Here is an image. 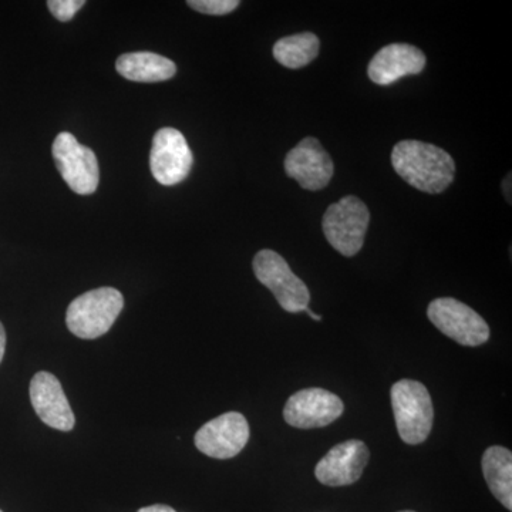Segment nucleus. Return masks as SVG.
<instances>
[{"instance_id": "2eb2a0df", "label": "nucleus", "mask_w": 512, "mask_h": 512, "mask_svg": "<svg viewBox=\"0 0 512 512\" xmlns=\"http://www.w3.org/2000/svg\"><path fill=\"white\" fill-rule=\"evenodd\" d=\"M116 70L124 77L137 83H158L170 80L177 73L173 60L151 52L126 53L116 62Z\"/></svg>"}, {"instance_id": "f03ea898", "label": "nucleus", "mask_w": 512, "mask_h": 512, "mask_svg": "<svg viewBox=\"0 0 512 512\" xmlns=\"http://www.w3.org/2000/svg\"><path fill=\"white\" fill-rule=\"evenodd\" d=\"M124 308V298L114 288L93 289L77 296L66 313V325L80 339L106 335Z\"/></svg>"}, {"instance_id": "b1692460", "label": "nucleus", "mask_w": 512, "mask_h": 512, "mask_svg": "<svg viewBox=\"0 0 512 512\" xmlns=\"http://www.w3.org/2000/svg\"><path fill=\"white\" fill-rule=\"evenodd\" d=\"M0 512H3V511H0Z\"/></svg>"}, {"instance_id": "f257e3e1", "label": "nucleus", "mask_w": 512, "mask_h": 512, "mask_svg": "<svg viewBox=\"0 0 512 512\" xmlns=\"http://www.w3.org/2000/svg\"><path fill=\"white\" fill-rule=\"evenodd\" d=\"M394 171L412 185L427 194H440L453 183L456 163L443 148L423 141L404 140L392 151Z\"/></svg>"}, {"instance_id": "0eeeda50", "label": "nucleus", "mask_w": 512, "mask_h": 512, "mask_svg": "<svg viewBox=\"0 0 512 512\" xmlns=\"http://www.w3.org/2000/svg\"><path fill=\"white\" fill-rule=\"evenodd\" d=\"M57 170L70 190L90 195L99 187L100 170L92 148L83 146L70 133H60L52 147Z\"/></svg>"}, {"instance_id": "5701e85b", "label": "nucleus", "mask_w": 512, "mask_h": 512, "mask_svg": "<svg viewBox=\"0 0 512 512\" xmlns=\"http://www.w3.org/2000/svg\"><path fill=\"white\" fill-rule=\"evenodd\" d=\"M400 512H414V511H400Z\"/></svg>"}, {"instance_id": "4be33fe9", "label": "nucleus", "mask_w": 512, "mask_h": 512, "mask_svg": "<svg viewBox=\"0 0 512 512\" xmlns=\"http://www.w3.org/2000/svg\"><path fill=\"white\" fill-rule=\"evenodd\" d=\"M305 312H308V315L311 316L313 320H318V322L319 320H322V316L316 315V313H313L309 308H306Z\"/></svg>"}, {"instance_id": "f8f14e48", "label": "nucleus", "mask_w": 512, "mask_h": 512, "mask_svg": "<svg viewBox=\"0 0 512 512\" xmlns=\"http://www.w3.org/2000/svg\"><path fill=\"white\" fill-rule=\"evenodd\" d=\"M369 458V448L363 441H343L316 464L315 476L328 487L352 485L362 477Z\"/></svg>"}, {"instance_id": "1a4fd4ad", "label": "nucleus", "mask_w": 512, "mask_h": 512, "mask_svg": "<svg viewBox=\"0 0 512 512\" xmlns=\"http://www.w3.org/2000/svg\"><path fill=\"white\" fill-rule=\"evenodd\" d=\"M345 412V404L336 394L319 387L299 390L285 404L284 419L295 429H319L332 424Z\"/></svg>"}, {"instance_id": "423d86ee", "label": "nucleus", "mask_w": 512, "mask_h": 512, "mask_svg": "<svg viewBox=\"0 0 512 512\" xmlns=\"http://www.w3.org/2000/svg\"><path fill=\"white\" fill-rule=\"evenodd\" d=\"M430 322L461 346L477 348L490 339L487 322L466 303L453 298L434 299L427 309Z\"/></svg>"}, {"instance_id": "dca6fc26", "label": "nucleus", "mask_w": 512, "mask_h": 512, "mask_svg": "<svg viewBox=\"0 0 512 512\" xmlns=\"http://www.w3.org/2000/svg\"><path fill=\"white\" fill-rule=\"evenodd\" d=\"M481 467L491 493L508 511H512L511 451L501 446L487 448Z\"/></svg>"}, {"instance_id": "a211bd4d", "label": "nucleus", "mask_w": 512, "mask_h": 512, "mask_svg": "<svg viewBox=\"0 0 512 512\" xmlns=\"http://www.w3.org/2000/svg\"><path fill=\"white\" fill-rule=\"evenodd\" d=\"M187 5L205 15L224 16L234 12L241 3L238 0H190Z\"/></svg>"}, {"instance_id": "6e6552de", "label": "nucleus", "mask_w": 512, "mask_h": 512, "mask_svg": "<svg viewBox=\"0 0 512 512\" xmlns=\"http://www.w3.org/2000/svg\"><path fill=\"white\" fill-rule=\"evenodd\" d=\"M194 157L187 140L175 128H161L154 136L150 153L153 177L165 187L180 184L190 174Z\"/></svg>"}, {"instance_id": "4468645a", "label": "nucleus", "mask_w": 512, "mask_h": 512, "mask_svg": "<svg viewBox=\"0 0 512 512\" xmlns=\"http://www.w3.org/2000/svg\"><path fill=\"white\" fill-rule=\"evenodd\" d=\"M427 59L419 47L407 43L384 46L370 60L367 74L373 83L389 86L404 76L423 72Z\"/></svg>"}, {"instance_id": "20e7f679", "label": "nucleus", "mask_w": 512, "mask_h": 512, "mask_svg": "<svg viewBox=\"0 0 512 512\" xmlns=\"http://www.w3.org/2000/svg\"><path fill=\"white\" fill-rule=\"evenodd\" d=\"M370 211L355 195L330 205L323 215L322 228L326 239L339 254L352 258L365 244Z\"/></svg>"}, {"instance_id": "39448f33", "label": "nucleus", "mask_w": 512, "mask_h": 512, "mask_svg": "<svg viewBox=\"0 0 512 512\" xmlns=\"http://www.w3.org/2000/svg\"><path fill=\"white\" fill-rule=\"evenodd\" d=\"M256 279L274 293L276 301L289 313L305 312L311 302V292L291 266L272 249H262L254 258Z\"/></svg>"}, {"instance_id": "ddd939ff", "label": "nucleus", "mask_w": 512, "mask_h": 512, "mask_svg": "<svg viewBox=\"0 0 512 512\" xmlns=\"http://www.w3.org/2000/svg\"><path fill=\"white\" fill-rule=\"evenodd\" d=\"M30 402L46 426L60 431H72L76 419L62 384L55 375L39 372L30 382Z\"/></svg>"}, {"instance_id": "7ed1b4c3", "label": "nucleus", "mask_w": 512, "mask_h": 512, "mask_svg": "<svg viewBox=\"0 0 512 512\" xmlns=\"http://www.w3.org/2000/svg\"><path fill=\"white\" fill-rule=\"evenodd\" d=\"M390 396L400 439L412 446L424 443L434 421L433 402L427 387L416 380L404 379L393 384Z\"/></svg>"}, {"instance_id": "6ab92c4d", "label": "nucleus", "mask_w": 512, "mask_h": 512, "mask_svg": "<svg viewBox=\"0 0 512 512\" xmlns=\"http://www.w3.org/2000/svg\"><path fill=\"white\" fill-rule=\"evenodd\" d=\"M86 5L84 0H50L47 2L50 12L60 22H69Z\"/></svg>"}, {"instance_id": "f3484780", "label": "nucleus", "mask_w": 512, "mask_h": 512, "mask_svg": "<svg viewBox=\"0 0 512 512\" xmlns=\"http://www.w3.org/2000/svg\"><path fill=\"white\" fill-rule=\"evenodd\" d=\"M319 49L318 36L311 32L298 33L279 39L274 46V57L288 69H301L318 57Z\"/></svg>"}, {"instance_id": "412c9836", "label": "nucleus", "mask_w": 512, "mask_h": 512, "mask_svg": "<svg viewBox=\"0 0 512 512\" xmlns=\"http://www.w3.org/2000/svg\"><path fill=\"white\" fill-rule=\"evenodd\" d=\"M6 348V332L3 328L2 322H0V363H2L3 356H5Z\"/></svg>"}, {"instance_id": "aec40b11", "label": "nucleus", "mask_w": 512, "mask_h": 512, "mask_svg": "<svg viewBox=\"0 0 512 512\" xmlns=\"http://www.w3.org/2000/svg\"><path fill=\"white\" fill-rule=\"evenodd\" d=\"M137 512H177L174 508L168 507V505L156 504L150 505V507L140 508Z\"/></svg>"}, {"instance_id": "9b49d317", "label": "nucleus", "mask_w": 512, "mask_h": 512, "mask_svg": "<svg viewBox=\"0 0 512 512\" xmlns=\"http://www.w3.org/2000/svg\"><path fill=\"white\" fill-rule=\"evenodd\" d=\"M285 171L303 190L319 191L328 187L335 165L318 138L306 137L286 154Z\"/></svg>"}, {"instance_id": "9d476101", "label": "nucleus", "mask_w": 512, "mask_h": 512, "mask_svg": "<svg viewBox=\"0 0 512 512\" xmlns=\"http://www.w3.org/2000/svg\"><path fill=\"white\" fill-rule=\"evenodd\" d=\"M249 440V424L241 413L229 412L208 421L195 434V446L205 456L228 460L244 450Z\"/></svg>"}]
</instances>
